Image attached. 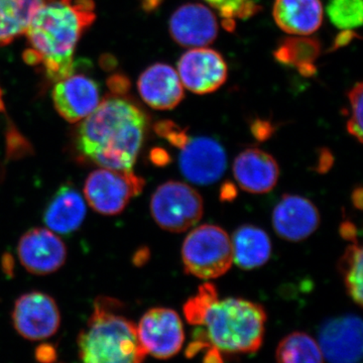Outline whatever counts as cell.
I'll list each match as a JSON object with an SVG mask.
<instances>
[{"label":"cell","mask_w":363,"mask_h":363,"mask_svg":"<svg viewBox=\"0 0 363 363\" xmlns=\"http://www.w3.org/2000/svg\"><path fill=\"white\" fill-rule=\"evenodd\" d=\"M155 128H156L157 135L162 136V138H166L172 145L179 147L180 150L190 140L187 130L181 128L179 124L171 121H162L161 123H157Z\"/></svg>","instance_id":"30"},{"label":"cell","mask_w":363,"mask_h":363,"mask_svg":"<svg viewBox=\"0 0 363 363\" xmlns=\"http://www.w3.org/2000/svg\"><path fill=\"white\" fill-rule=\"evenodd\" d=\"M250 128H252V135L259 140H266L274 133V126L272 123L262 119L253 121Z\"/></svg>","instance_id":"31"},{"label":"cell","mask_w":363,"mask_h":363,"mask_svg":"<svg viewBox=\"0 0 363 363\" xmlns=\"http://www.w3.org/2000/svg\"><path fill=\"white\" fill-rule=\"evenodd\" d=\"M138 89L145 104L157 111H171L184 99V86L178 72L164 63H157L143 72Z\"/></svg>","instance_id":"17"},{"label":"cell","mask_w":363,"mask_h":363,"mask_svg":"<svg viewBox=\"0 0 363 363\" xmlns=\"http://www.w3.org/2000/svg\"><path fill=\"white\" fill-rule=\"evenodd\" d=\"M182 260L188 274L202 279L223 276L233 262L231 238L221 227L204 224L189 233L182 247Z\"/></svg>","instance_id":"5"},{"label":"cell","mask_w":363,"mask_h":363,"mask_svg":"<svg viewBox=\"0 0 363 363\" xmlns=\"http://www.w3.org/2000/svg\"><path fill=\"white\" fill-rule=\"evenodd\" d=\"M226 152L220 143L211 138H190L181 149L179 166L183 176L196 185H210L225 172Z\"/></svg>","instance_id":"12"},{"label":"cell","mask_w":363,"mask_h":363,"mask_svg":"<svg viewBox=\"0 0 363 363\" xmlns=\"http://www.w3.org/2000/svg\"><path fill=\"white\" fill-rule=\"evenodd\" d=\"M362 196L363 193L362 187L355 188L354 191L352 192V195H351V201H352L353 205H354V207L357 208L358 210L362 209Z\"/></svg>","instance_id":"36"},{"label":"cell","mask_w":363,"mask_h":363,"mask_svg":"<svg viewBox=\"0 0 363 363\" xmlns=\"http://www.w3.org/2000/svg\"><path fill=\"white\" fill-rule=\"evenodd\" d=\"M357 37V35L354 30H342V32L336 35L333 45H332L331 48L332 51H335V50L346 47V45H350L353 40H355Z\"/></svg>","instance_id":"33"},{"label":"cell","mask_w":363,"mask_h":363,"mask_svg":"<svg viewBox=\"0 0 363 363\" xmlns=\"http://www.w3.org/2000/svg\"><path fill=\"white\" fill-rule=\"evenodd\" d=\"M362 267V247L358 242L352 243L346 248L339 260V271L342 274L348 296L359 307H362L363 300Z\"/></svg>","instance_id":"25"},{"label":"cell","mask_w":363,"mask_h":363,"mask_svg":"<svg viewBox=\"0 0 363 363\" xmlns=\"http://www.w3.org/2000/svg\"><path fill=\"white\" fill-rule=\"evenodd\" d=\"M47 0H0V47L26 33Z\"/></svg>","instance_id":"23"},{"label":"cell","mask_w":363,"mask_h":363,"mask_svg":"<svg viewBox=\"0 0 363 363\" xmlns=\"http://www.w3.org/2000/svg\"><path fill=\"white\" fill-rule=\"evenodd\" d=\"M18 255L21 266L30 274L47 276L64 266L67 247L63 240L50 229L35 227L21 236Z\"/></svg>","instance_id":"13"},{"label":"cell","mask_w":363,"mask_h":363,"mask_svg":"<svg viewBox=\"0 0 363 363\" xmlns=\"http://www.w3.org/2000/svg\"><path fill=\"white\" fill-rule=\"evenodd\" d=\"M319 40L309 35H292L279 43L274 60L284 66L292 67L304 77L316 74V62L321 55Z\"/></svg>","instance_id":"22"},{"label":"cell","mask_w":363,"mask_h":363,"mask_svg":"<svg viewBox=\"0 0 363 363\" xmlns=\"http://www.w3.org/2000/svg\"><path fill=\"white\" fill-rule=\"evenodd\" d=\"M203 363H224L220 351L209 346L207 348L206 355H205L204 359H203Z\"/></svg>","instance_id":"35"},{"label":"cell","mask_w":363,"mask_h":363,"mask_svg":"<svg viewBox=\"0 0 363 363\" xmlns=\"http://www.w3.org/2000/svg\"><path fill=\"white\" fill-rule=\"evenodd\" d=\"M11 319L21 337L33 341L52 337L61 324L56 301L42 292L21 295L14 303Z\"/></svg>","instance_id":"9"},{"label":"cell","mask_w":363,"mask_h":363,"mask_svg":"<svg viewBox=\"0 0 363 363\" xmlns=\"http://www.w3.org/2000/svg\"><path fill=\"white\" fill-rule=\"evenodd\" d=\"M278 363H324L319 344L304 332H293L279 342L276 353Z\"/></svg>","instance_id":"24"},{"label":"cell","mask_w":363,"mask_h":363,"mask_svg":"<svg viewBox=\"0 0 363 363\" xmlns=\"http://www.w3.org/2000/svg\"><path fill=\"white\" fill-rule=\"evenodd\" d=\"M145 181L136 176L133 169L101 168L89 174L84 184L86 201L98 213H121L135 196L142 193Z\"/></svg>","instance_id":"7"},{"label":"cell","mask_w":363,"mask_h":363,"mask_svg":"<svg viewBox=\"0 0 363 363\" xmlns=\"http://www.w3.org/2000/svg\"><path fill=\"white\" fill-rule=\"evenodd\" d=\"M362 83L357 82L348 91L347 96L350 100V116L346 123L348 133L362 143Z\"/></svg>","instance_id":"29"},{"label":"cell","mask_w":363,"mask_h":363,"mask_svg":"<svg viewBox=\"0 0 363 363\" xmlns=\"http://www.w3.org/2000/svg\"><path fill=\"white\" fill-rule=\"evenodd\" d=\"M95 18L93 0H47L26 32V63L42 66L56 82L68 77L73 74L78 42Z\"/></svg>","instance_id":"1"},{"label":"cell","mask_w":363,"mask_h":363,"mask_svg":"<svg viewBox=\"0 0 363 363\" xmlns=\"http://www.w3.org/2000/svg\"><path fill=\"white\" fill-rule=\"evenodd\" d=\"M150 212L161 228L180 233L200 221L204 204L194 188L182 182L169 181L162 184L152 194Z\"/></svg>","instance_id":"6"},{"label":"cell","mask_w":363,"mask_h":363,"mask_svg":"<svg viewBox=\"0 0 363 363\" xmlns=\"http://www.w3.org/2000/svg\"><path fill=\"white\" fill-rule=\"evenodd\" d=\"M169 35L182 47L202 48L218 35L219 25L213 11L202 4H186L169 18Z\"/></svg>","instance_id":"14"},{"label":"cell","mask_w":363,"mask_h":363,"mask_svg":"<svg viewBox=\"0 0 363 363\" xmlns=\"http://www.w3.org/2000/svg\"><path fill=\"white\" fill-rule=\"evenodd\" d=\"M321 0H274L272 16L277 26L290 35H310L323 21Z\"/></svg>","instance_id":"19"},{"label":"cell","mask_w":363,"mask_h":363,"mask_svg":"<svg viewBox=\"0 0 363 363\" xmlns=\"http://www.w3.org/2000/svg\"><path fill=\"white\" fill-rule=\"evenodd\" d=\"M147 126V116L133 102L121 96L108 97L83 119L77 147L101 168L128 171L142 149Z\"/></svg>","instance_id":"2"},{"label":"cell","mask_w":363,"mask_h":363,"mask_svg":"<svg viewBox=\"0 0 363 363\" xmlns=\"http://www.w3.org/2000/svg\"><path fill=\"white\" fill-rule=\"evenodd\" d=\"M319 171L324 172L327 171L331 167L332 164V157L330 152H323V155L321 156V159L319 160Z\"/></svg>","instance_id":"37"},{"label":"cell","mask_w":363,"mask_h":363,"mask_svg":"<svg viewBox=\"0 0 363 363\" xmlns=\"http://www.w3.org/2000/svg\"><path fill=\"white\" fill-rule=\"evenodd\" d=\"M52 95L55 108L69 123L83 121L101 102L99 86L93 79L80 74L73 73L57 81Z\"/></svg>","instance_id":"15"},{"label":"cell","mask_w":363,"mask_h":363,"mask_svg":"<svg viewBox=\"0 0 363 363\" xmlns=\"http://www.w3.org/2000/svg\"><path fill=\"white\" fill-rule=\"evenodd\" d=\"M178 75L184 87L198 95L209 94L226 82L228 68L220 52L193 48L182 55Z\"/></svg>","instance_id":"11"},{"label":"cell","mask_w":363,"mask_h":363,"mask_svg":"<svg viewBox=\"0 0 363 363\" xmlns=\"http://www.w3.org/2000/svg\"><path fill=\"white\" fill-rule=\"evenodd\" d=\"M219 13L222 25L228 32L235 30L236 21L248 20L259 13L262 6L259 0H206Z\"/></svg>","instance_id":"26"},{"label":"cell","mask_w":363,"mask_h":363,"mask_svg":"<svg viewBox=\"0 0 363 363\" xmlns=\"http://www.w3.org/2000/svg\"><path fill=\"white\" fill-rule=\"evenodd\" d=\"M318 344L329 363H360L362 359V321L355 315L332 318L322 324Z\"/></svg>","instance_id":"10"},{"label":"cell","mask_w":363,"mask_h":363,"mask_svg":"<svg viewBox=\"0 0 363 363\" xmlns=\"http://www.w3.org/2000/svg\"><path fill=\"white\" fill-rule=\"evenodd\" d=\"M231 245L233 260L240 269H257L271 257V240L266 231L257 226L243 225L236 229Z\"/></svg>","instance_id":"21"},{"label":"cell","mask_w":363,"mask_h":363,"mask_svg":"<svg viewBox=\"0 0 363 363\" xmlns=\"http://www.w3.org/2000/svg\"><path fill=\"white\" fill-rule=\"evenodd\" d=\"M85 217L84 198L73 186L64 185L50 200L43 218L52 233L69 235L82 225Z\"/></svg>","instance_id":"20"},{"label":"cell","mask_w":363,"mask_h":363,"mask_svg":"<svg viewBox=\"0 0 363 363\" xmlns=\"http://www.w3.org/2000/svg\"><path fill=\"white\" fill-rule=\"evenodd\" d=\"M327 14L332 25L341 30H354L362 25V0H329Z\"/></svg>","instance_id":"27"},{"label":"cell","mask_w":363,"mask_h":363,"mask_svg":"<svg viewBox=\"0 0 363 363\" xmlns=\"http://www.w3.org/2000/svg\"><path fill=\"white\" fill-rule=\"evenodd\" d=\"M136 332L145 354L159 359L175 357L185 341L180 316L168 308L149 310L136 326Z\"/></svg>","instance_id":"8"},{"label":"cell","mask_w":363,"mask_h":363,"mask_svg":"<svg viewBox=\"0 0 363 363\" xmlns=\"http://www.w3.org/2000/svg\"><path fill=\"white\" fill-rule=\"evenodd\" d=\"M267 313L257 303L240 298L215 300L202 318V329L193 340L216 348L221 353L255 352L264 340Z\"/></svg>","instance_id":"3"},{"label":"cell","mask_w":363,"mask_h":363,"mask_svg":"<svg viewBox=\"0 0 363 363\" xmlns=\"http://www.w3.org/2000/svg\"><path fill=\"white\" fill-rule=\"evenodd\" d=\"M339 233L344 240L353 243L358 242L357 227L350 221H344L343 223H341Z\"/></svg>","instance_id":"34"},{"label":"cell","mask_w":363,"mask_h":363,"mask_svg":"<svg viewBox=\"0 0 363 363\" xmlns=\"http://www.w3.org/2000/svg\"><path fill=\"white\" fill-rule=\"evenodd\" d=\"M35 357L40 363H55L57 362V350L52 344H42L35 350Z\"/></svg>","instance_id":"32"},{"label":"cell","mask_w":363,"mask_h":363,"mask_svg":"<svg viewBox=\"0 0 363 363\" xmlns=\"http://www.w3.org/2000/svg\"><path fill=\"white\" fill-rule=\"evenodd\" d=\"M121 303L113 298H97L85 328L77 338L82 363H143L145 350L136 326L119 315Z\"/></svg>","instance_id":"4"},{"label":"cell","mask_w":363,"mask_h":363,"mask_svg":"<svg viewBox=\"0 0 363 363\" xmlns=\"http://www.w3.org/2000/svg\"><path fill=\"white\" fill-rule=\"evenodd\" d=\"M272 225L279 238L298 242L317 230L320 225L319 211L307 198L284 195L272 212Z\"/></svg>","instance_id":"16"},{"label":"cell","mask_w":363,"mask_h":363,"mask_svg":"<svg viewBox=\"0 0 363 363\" xmlns=\"http://www.w3.org/2000/svg\"><path fill=\"white\" fill-rule=\"evenodd\" d=\"M233 175L245 192L264 194L276 187L279 168L271 155L259 149H247L236 157Z\"/></svg>","instance_id":"18"},{"label":"cell","mask_w":363,"mask_h":363,"mask_svg":"<svg viewBox=\"0 0 363 363\" xmlns=\"http://www.w3.org/2000/svg\"><path fill=\"white\" fill-rule=\"evenodd\" d=\"M218 298V292L213 284L206 283L200 286L198 293L189 298L184 306V314L189 323L199 326L208 307Z\"/></svg>","instance_id":"28"}]
</instances>
